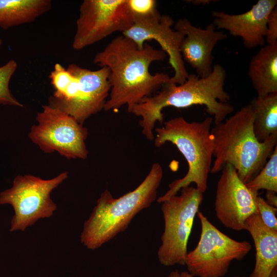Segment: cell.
Returning <instances> with one entry per match:
<instances>
[{"label": "cell", "instance_id": "cell-1", "mask_svg": "<svg viewBox=\"0 0 277 277\" xmlns=\"http://www.w3.org/2000/svg\"><path fill=\"white\" fill-rule=\"evenodd\" d=\"M166 55L146 43L139 48L124 35L113 39L93 60L94 64L110 70L111 89L104 109L116 110L127 105L130 113L135 105L168 82L169 75L149 71L153 62L163 61Z\"/></svg>", "mask_w": 277, "mask_h": 277}, {"label": "cell", "instance_id": "cell-2", "mask_svg": "<svg viewBox=\"0 0 277 277\" xmlns=\"http://www.w3.org/2000/svg\"><path fill=\"white\" fill-rule=\"evenodd\" d=\"M226 72L222 66L215 64L205 77L189 74L182 84L167 82L161 90L146 97L135 105L130 113L140 117L142 133L148 140H154L153 131L157 122L163 124V109L166 107L184 108L193 105H204L214 124L221 123L233 111L228 103L229 94L224 90Z\"/></svg>", "mask_w": 277, "mask_h": 277}, {"label": "cell", "instance_id": "cell-3", "mask_svg": "<svg viewBox=\"0 0 277 277\" xmlns=\"http://www.w3.org/2000/svg\"><path fill=\"white\" fill-rule=\"evenodd\" d=\"M253 121V110L249 104L211 128L214 161L211 173L220 172L229 164L246 184L263 168L277 146V134L259 141L254 133Z\"/></svg>", "mask_w": 277, "mask_h": 277}, {"label": "cell", "instance_id": "cell-4", "mask_svg": "<svg viewBox=\"0 0 277 277\" xmlns=\"http://www.w3.org/2000/svg\"><path fill=\"white\" fill-rule=\"evenodd\" d=\"M163 176L162 166L154 163L133 190L115 198L106 189L84 224L81 243L88 249L95 250L124 231L137 214L154 202Z\"/></svg>", "mask_w": 277, "mask_h": 277}, {"label": "cell", "instance_id": "cell-5", "mask_svg": "<svg viewBox=\"0 0 277 277\" xmlns=\"http://www.w3.org/2000/svg\"><path fill=\"white\" fill-rule=\"evenodd\" d=\"M212 117H207L201 122H188L182 116L163 122V126L154 129V144L160 147L167 142L176 146L188 164L185 176L168 185V189L157 201L162 203L177 194L183 188L194 183L202 193L206 191L210 172L214 150L211 133Z\"/></svg>", "mask_w": 277, "mask_h": 277}, {"label": "cell", "instance_id": "cell-6", "mask_svg": "<svg viewBox=\"0 0 277 277\" xmlns=\"http://www.w3.org/2000/svg\"><path fill=\"white\" fill-rule=\"evenodd\" d=\"M162 203L164 229L157 251L160 263L167 267L185 265L187 244L194 220L203 200V193L188 186Z\"/></svg>", "mask_w": 277, "mask_h": 277}, {"label": "cell", "instance_id": "cell-7", "mask_svg": "<svg viewBox=\"0 0 277 277\" xmlns=\"http://www.w3.org/2000/svg\"><path fill=\"white\" fill-rule=\"evenodd\" d=\"M197 214L201 223L200 238L195 248L187 253V272L193 277H223L231 263L243 259L252 246L221 232L202 212L199 211Z\"/></svg>", "mask_w": 277, "mask_h": 277}, {"label": "cell", "instance_id": "cell-8", "mask_svg": "<svg viewBox=\"0 0 277 277\" xmlns=\"http://www.w3.org/2000/svg\"><path fill=\"white\" fill-rule=\"evenodd\" d=\"M67 177V172L49 180L29 174L17 175L12 187L0 193V204H10L14 211L10 231H24L39 219L52 216L57 207L50 194Z\"/></svg>", "mask_w": 277, "mask_h": 277}, {"label": "cell", "instance_id": "cell-9", "mask_svg": "<svg viewBox=\"0 0 277 277\" xmlns=\"http://www.w3.org/2000/svg\"><path fill=\"white\" fill-rule=\"evenodd\" d=\"M42 108L37 113V124L32 126L29 133L32 142L46 153L57 151L68 159H86L87 129L57 108L48 105Z\"/></svg>", "mask_w": 277, "mask_h": 277}, {"label": "cell", "instance_id": "cell-10", "mask_svg": "<svg viewBox=\"0 0 277 277\" xmlns=\"http://www.w3.org/2000/svg\"><path fill=\"white\" fill-rule=\"evenodd\" d=\"M72 48L81 50L134 23L127 0H84L79 10Z\"/></svg>", "mask_w": 277, "mask_h": 277}, {"label": "cell", "instance_id": "cell-11", "mask_svg": "<svg viewBox=\"0 0 277 277\" xmlns=\"http://www.w3.org/2000/svg\"><path fill=\"white\" fill-rule=\"evenodd\" d=\"M174 23L171 16L161 15L157 11L147 16H134L132 27L122 33L141 48L147 41H156L168 55L169 63L174 72L168 82L180 85L186 80L189 74L180 51L184 35L172 28Z\"/></svg>", "mask_w": 277, "mask_h": 277}, {"label": "cell", "instance_id": "cell-12", "mask_svg": "<svg viewBox=\"0 0 277 277\" xmlns=\"http://www.w3.org/2000/svg\"><path fill=\"white\" fill-rule=\"evenodd\" d=\"M221 171L214 203L216 217L228 228L243 230L246 220L258 213L256 199L259 194L246 186L230 164H226Z\"/></svg>", "mask_w": 277, "mask_h": 277}, {"label": "cell", "instance_id": "cell-13", "mask_svg": "<svg viewBox=\"0 0 277 277\" xmlns=\"http://www.w3.org/2000/svg\"><path fill=\"white\" fill-rule=\"evenodd\" d=\"M67 69L77 78L78 84L74 99L63 111L83 125L104 108L111 89L110 70L102 67L93 71L75 64L69 65Z\"/></svg>", "mask_w": 277, "mask_h": 277}, {"label": "cell", "instance_id": "cell-14", "mask_svg": "<svg viewBox=\"0 0 277 277\" xmlns=\"http://www.w3.org/2000/svg\"><path fill=\"white\" fill-rule=\"evenodd\" d=\"M174 29L184 35L180 47L184 62L188 63L199 77L207 76L212 70L213 49L227 37V34L216 30L213 23L203 29L193 25L186 18H179Z\"/></svg>", "mask_w": 277, "mask_h": 277}, {"label": "cell", "instance_id": "cell-15", "mask_svg": "<svg viewBox=\"0 0 277 277\" xmlns=\"http://www.w3.org/2000/svg\"><path fill=\"white\" fill-rule=\"evenodd\" d=\"M276 4V0H259L248 11L238 14L213 11V24L217 29L226 30L231 35L241 37L247 48L263 46L268 17Z\"/></svg>", "mask_w": 277, "mask_h": 277}, {"label": "cell", "instance_id": "cell-16", "mask_svg": "<svg viewBox=\"0 0 277 277\" xmlns=\"http://www.w3.org/2000/svg\"><path fill=\"white\" fill-rule=\"evenodd\" d=\"M244 230L251 236L255 249V265L249 277H270L277 269V231L266 226L258 213L246 220Z\"/></svg>", "mask_w": 277, "mask_h": 277}, {"label": "cell", "instance_id": "cell-17", "mask_svg": "<svg viewBox=\"0 0 277 277\" xmlns=\"http://www.w3.org/2000/svg\"><path fill=\"white\" fill-rule=\"evenodd\" d=\"M248 76L257 97L277 93V44L262 47L250 60Z\"/></svg>", "mask_w": 277, "mask_h": 277}, {"label": "cell", "instance_id": "cell-18", "mask_svg": "<svg viewBox=\"0 0 277 277\" xmlns=\"http://www.w3.org/2000/svg\"><path fill=\"white\" fill-rule=\"evenodd\" d=\"M51 7L50 0H0V27L8 29L32 23Z\"/></svg>", "mask_w": 277, "mask_h": 277}, {"label": "cell", "instance_id": "cell-19", "mask_svg": "<svg viewBox=\"0 0 277 277\" xmlns=\"http://www.w3.org/2000/svg\"><path fill=\"white\" fill-rule=\"evenodd\" d=\"M249 104L254 112L253 131L259 141L277 134V93L256 97Z\"/></svg>", "mask_w": 277, "mask_h": 277}, {"label": "cell", "instance_id": "cell-20", "mask_svg": "<svg viewBox=\"0 0 277 277\" xmlns=\"http://www.w3.org/2000/svg\"><path fill=\"white\" fill-rule=\"evenodd\" d=\"M246 185L255 193L261 189L277 192V146L263 168Z\"/></svg>", "mask_w": 277, "mask_h": 277}, {"label": "cell", "instance_id": "cell-21", "mask_svg": "<svg viewBox=\"0 0 277 277\" xmlns=\"http://www.w3.org/2000/svg\"><path fill=\"white\" fill-rule=\"evenodd\" d=\"M17 67L14 60H9L0 67V105L22 107L23 106L12 94L9 83Z\"/></svg>", "mask_w": 277, "mask_h": 277}, {"label": "cell", "instance_id": "cell-22", "mask_svg": "<svg viewBox=\"0 0 277 277\" xmlns=\"http://www.w3.org/2000/svg\"><path fill=\"white\" fill-rule=\"evenodd\" d=\"M256 204L258 213L263 223L269 228L277 231V208L268 204L259 195L256 197Z\"/></svg>", "mask_w": 277, "mask_h": 277}, {"label": "cell", "instance_id": "cell-23", "mask_svg": "<svg viewBox=\"0 0 277 277\" xmlns=\"http://www.w3.org/2000/svg\"><path fill=\"white\" fill-rule=\"evenodd\" d=\"M128 7L134 16H145L157 11L154 0H127Z\"/></svg>", "mask_w": 277, "mask_h": 277}, {"label": "cell", "instance_id": "cell-24", "mask_svg": "<svg viewBox=\"0 0 277 277\" xmlns=\"http://www.w3.org/2000/svg\"><path fill=\"white\" fill-rule=\"evenodd\" d=\"M265 41L268 45L277 44V7L270 13L267 21Z\"/></svg>", "mask_w": 277, "mask_h": 277}, {"label": "cell", "instance_id": "cell-25", "mask_svg": "<svg viewBox=\"0 0 277 277\" xmlns=\"http://www.w3.org/2000/svg\"><path fill=\"white\" fill-rule=\"evenodd\" d=\"M266 201L269 205L276 207H277L276 192L272 191H266L265 194Z\"/></svg>", "mask_w": 277, "mask_h": 277}, {"label": "cell", "instance_id": "cell-26", "mask_svg": "<svg viewBox=\"0 0 277 277\" xmlns=\"http://www.w3.org/2000/svg\"><path fill=\"white\" fill-rule=\"evenodd\" d=\"M188 2H191L189 3H191L192 4H194L195 5H200V4H209L210 1H189Z\"/></svg>", "mask_w": 277, "mask_h": 277}, {"label": "cell", "instance_id": "cell-27", "mask_svg": "<svg viewBox=\"0 0 277 277\" xmlns=\"http://www.w3.org/2000/svg\"><path fill=\"white\" fill-rule=\"evenodd\" d=\"M168 277H180V273L178 270H175L170 273Z\"/></svg>", "mask_w": 277, "mask_h": 277}, {"label": "cell", "instance_id": "cell-28", "mask_svg": "<svg viewBox=\"0 0 277 277\" xmlns=\"http://www.w3.org/2000/svg\"><path fill=\"white\" fill-rule=\"evenodd\" d=\"M180 277H193L190 275L187 271H182L180 273ZM235 277H245V276H235Z\"/></svg>", "mask_w": 277, "mask_h": 277}, {"label": "cell", "instance_id": "cell-29", "mask_svg": "<svg viewBox=\"0 0 277 277\" xmlns=\"http://www.w3.org/2000/svg\"><path fill=\"white\" fill-rule=\"evenodd\" d=\"M270 277H277V269L273 271Z\"/></svg>", "mask_w": 277, "mask_h": 277}, {"label": "cell", "instance_id": "cell-30", "mask_svg": "<svg viewBox=\"0 0 277 277\" xmlns=\"http://www.w3.org/2000/svg\"><path fill=\"white\" fill-rule=\"evenodd\" d=\"M2 44H3V41H2V40L0 38V46H1Z\"/></svg>", "mask_w": 277, "mask_h": 277}]
</instances>
